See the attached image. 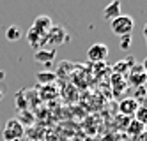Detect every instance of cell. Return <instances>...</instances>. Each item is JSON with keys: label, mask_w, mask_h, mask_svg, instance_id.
<instances>
[{"label": "cell", "mask_w": 147, "mask_h": 141, "mask_svg": "<svg viewBox=\"0 0 147 141\" xmlns=\"http://www.w3.org/2000/svg\"><path fill=\"white\" fill-rule=\"evenodd\" d=\"M110 28L115 35L119 37H124V35H131V32L135 28V19L131 16H126V14H121L117 18H113L110 21Z\"/></svg>", "instance_id": "obj_1"}, {"label": "cell", "mask_w": 147, "mask_h": 141, "mask_svg": "<svg viewBox=\"0 0 147 141\" xmlns=\"http://www.w3.org/2000/svg\"><path fill=\"white\" fill-rule=\"evenodd\" d=\"M25 134V127L20 124L16 118H11L7 120L5 129H4V139L5 141H20Z\"/></svg>", "instance_id": "obj_2"}, {"label": "cell", "mask_w": 147, "mask_h": 141, "mask_svg": "<svg viewBox=\"0 0 147 141\" xmlns=\"http://www.w3.org/2000/svg\"><path fill=\"white\" fill-rule=\"evenodd\" d=\"M107 57H108V46L103 44V42H96V44H92L87 49V58L92 63L105 62V60H107Z\"/></svg>", "instance_id": "obj_3"}, {"label": "cell", "mask_w": 147, "mask_h": 141, "mask_svg": "<svg viewBox=\"0 0 147 141\" xmlns=\"http://www.w3.org/2000/svg\"><path fill=\"white\" fill-rule=\"evenodd\" d=\"M69 41V35L66 34V30L62 28V27H57L53 25L50 30H48V34L45 37V42H51V44H62V42H67Z\"/></svg>", "instance_id": "obj_4"}, {"label": "cell", "mask_w": 147, "mask_h": 141, "mask_svg": "<svg viewBox=\"0 0 147 141\" xmlns=\"http://www.w3.org/2000/svg\"><path fill=\"white\" fill-rule=\"evenodd\" d=\"M138 102H136L133 97H124V99L119 102V111L124 115V116H133L135 111L138 110Z\"/></svg>", "instance_id": "obj_5"}, {"label": "cell", "mask_w": 147, "mask_h": 141, "mask_svg": "<svg viewBox=\"0 0 147 141\" xmlns=\"http://www.w3.org/2000/svg\"><path fill=\"white\" fill-rule=\"evenodd\" d=\"M53 27V23H51V19L48 18V16H37L36 19H34V23H32V27L30 28H34L36 32H39L41 35H46L48 34V30Z\"/></svg>", "instance_id": "obj_6"}, {"label": "cell", "mask_w": 147, "mask_h": 141, "mask_svg": "<svg viewBox=\"0 0 147 141\" xmlns=\"http://www.w3.org/2000/svg\"><path fill=\"white\" fill-rule=\"evenodd\" d=\"M55 55H57V51L51 48V49H37L34 53V60L37 63H50V62H53L55 60Z\"/></svg>", "instance_id": "obj_7"}, {"label": "cell", "mask_w": 147, "mask_h": 141, "mask_svg": "<svg viewBox=\"0 0 147 141\" xmlns=\"http://www.w3.org/2000/svg\"><path fill=\"white\" fill-rule=\"evenodd\" d=\"M117 16H121V2H119V0H113V2H110L107 7L103 9V18L112 21L113 18H117Z\"/></svg>", "instance_id": "obj_8"}, {"label": "cell", "mask_w": 147, "mask_h": 141, "mask_svg": "<svg viewBox=\"0 0 147 141\" xmlns=\"http://www.w3.org/2000/svg\"><path fill=\"white\" fill-rule=\"evenodd\" d=\"M59 92L60 90L55 86V83L53 85H43V86H41V92H39V97H41V99H45V101H48V99H57Z\"/></svg>", "instance_id": "obj_9"}, {"label": "cell", "mask_w": 147, "mask_h": 141, "mask_svg": "<svg viewBox=\"0 0 147 141\" xmlns=\"http://www.w3.org/2000/svg\"><path fill=\"white\" fill-rule=\"evenodd\" d=\"M36 80H37V83L41 86L43 85H53L57 81V76H55L53 71H41V72L36 74Z\"/></svg>", "instance_id": "obj_10"}, {"label": "cell", "mask_w": 147, "mask_h": 141, "mask_svg": "<svg viewBox=\"0 0 147 141\" xmlns=\"http://www.w3.org/2000/svg\"><path fill=\"white\" fill-rule=\"evenodd\" d=\"M45 37L46 35H41L39 32H36L34 28H30L28 34H27V41H28V44L32 48H41V46H43L45 44Z\"/></svg>", "instance_id": "obj_11"}, {"label": "cell", "mask_w": 147, "mask_h": 141, "mask_svg": "<svg viewBox=\"0 0 147 141\" xmlns=\"http://www.w3.org/2000/svg\"><path fill=\"white\" fill-rule=\"evenodd\" d=\"M126 131H128V134H129V136L136 138V136H140V134H144V131H145V125L138 124V122H136V120H131V122L128 124V127H126Z\"/></svg>", "instance_id": "obj_12"}, {"label": "cell", "mask_w": 147, "mask_h": 141, "mask_svg": "<svg viewBox=\"0 0 147 141\" xmlns=\"http://www.w3.org/2000/svg\"><path fill=\"white\" fill-rule=\"evenodd\" d=\"M16 120L22 124L23 127H28L34 124V113H30L28 110H23V111H18V118Z\"/></svg>", "instance_id": "obj_13"}, {"label": "cell", "mask_w": 147, "mask_h": 141, "mask_svg": "<svg viewBox=\"0 0 147 141\" xmlns=\"http://www.w3.org/2000/svg\"><path fill=\"white\" fill-rule=\"evenodd\" d=\"M5 39L11 41V42L22 39V30H20V27H16V25L7 27V28H5Z\"/></svg>", "instance_id": "obj_14"}, {"label": "cell", "mask_w": 147, "mask_h": 141, "mask_svg": "<svg viewBox=\"0 0 147 141\" xmlns=\"http://www.w3.org/2000/svg\"><path fill=\"white\" fill-rule=\"evenodd\" d=\"M112 83H113V94H115V95H117V94H122V92L126 90V81H124L122 76L113 74V76H112Z\"/></svg>", "instance_id": "obj_15"}, {"label": "cell", "mask_w": 147, "mask_h": 141, "mask_svg": "<svg viewBox=\"0 0 147 141\" xmlns=\"http://www.w3.org/2000/svg\"><path fill=\"white\" fill-rule=\"evenodd\" d=\"M14 104L18 108V111H23V110H28V101L25 99V90L18 92L14 95Z\"/></svg>", "instance_id": "obj_16"}, {"label": "cell", "mask_w": 147, "mask_h": 141, "mask_svg": "<svg viewBox=\"0 0 147 141\" xmlns=\"http://www.w3.org/2000/svg\"><path fill=\"white\" fill-rule=\"evenodd\" d=\"M133 120H136L138 124H142V125H145V120H147V110H145V106H138V110L135 111V115H133Z\"/></svg>", "instance_id": "obj_17"}, {"label": "cell", "mask_w": 147, "mask_h": 141, "mask_svg": "<svg viewBox=\"0 0 147 141\" xmlns=\"http://www.w3.org/2000/svg\"><path fill=\"white\" fill-rule=\"evenodd\" d=\"M129 81L135 86H144V83H145V72H131Z\"/></svg>", "instance_id": "obj_18"}, {"label": "cell", "mask_w": 147, "mask_h": 141, "mask_svg": "<svg viewBox=\"0 0 147 141\" xmlns=\"http://www.w3.org/2000/svg\"><path fill=\"white\" fill-rule=\"evenodd\" d=\"M62 94L67 95V97H71L69 101H75V99H76V95H78L75 85H66V86H64V92H59V95H62Z\"/></svg>", "instance_id": "obj_19"}, {"label": "cell", "mask_w": 147, "mask_h": 141, "mask_svg": "<svg viewBox=\"0 0 147 141\" xmlns=\"http://www.w3.org/2000/svg\"><path fill=\"white\" fill-rule=\"evenodd\" d=\"M119 46H121V49H129V46H131V35H124V37H121V42H119Z\"/></svg>", "instance_id": "obj_20"}, {"label": "cell", "mask_w": 147, "mask_h": 141, "mask_svg": "<svg viewBox=\"0 0 147 141\" xmlns=\"http://www.w3.org/2000/svg\"><path fill=\"white\" fill-rule=\"evenodd\" d=\"M4 80H5V71L0 69V81H4Z\"/></svg>", "instance_id": "obj_21"}, {"label": "cell", "mask_w": 147, "mask_h": 141, "mask_svg": "<svg viewBox=\"0 0 147 141\" xmlns=\"http://www.w3.org/2000/svg\"><path fill=\"white\" fill-rule=\"evenodd\" d=\"M45 67H46V69H51V67H53V62H50V63H45Z\"/></svg>", "instance_id": "obj_22"}, {"label": "cell", "mask_w": 147, "mask_h": 141, "mask_svg": "<svg viewBox=\"0 0 147 141\" xmlns=\"http://www.w3.org/2000/svg\"><path fill=\"white\" fill-rule=\"evenodd\" d=\"M2 99H4V92H2V90H0V101H2Z\"/></svg>", "instance_id": "obj_23"}]
</instances>
